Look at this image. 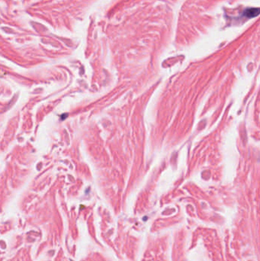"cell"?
<instances>
[{
  "instance_id": "1",
  "label": "cell",
  "mask_w": 260,
  "mask_h": 261,
  "mask_svg": "<svg viewBox=\"0 0 260 261\" xmlns=\"http://www.w3.org/2000/svg\"><path fill=\"white\" fill-rule=\"evenodd\" d=\"M259 13H260V8H249V9H246V11L244 12V15H245V16L249 18H254V17L257 16Z\"/></svg>"
}]
</instances>
